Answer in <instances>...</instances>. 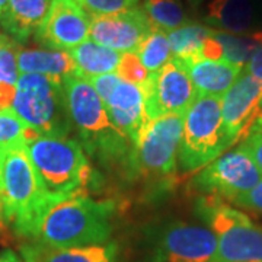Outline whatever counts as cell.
I'll use <instances>...</instances> for the list:
<instances>
[{
	"label": "cell",
	"instance_id": "6da1fadb",
	"mask_svg": "<svg viewBox=\"0 0 262 262\" xmlns=\"http://www.w3.org/2000/svg\"><path fill=\"white\" fill-rule=\"evenodd\" d=\"M114 204L88 194L51 195L39 210L28 237L56 248H80L108 242Z\"/></svg>",
	"mask_w": 262,
	"mask_h": 262
},
{
	"label": "cell",
	"instance_id": "7a4b0ae2",
	"mask_svg": "<svg viewBox=\"0 0 262 262\" xmlns=\"http://www.w3.org/2000/svg\"><path fill=\"white\" fill-rule=\"evenodd\" d=\"M63 88L70 121L84 151L108 168L128 169L131 141L115 127L89 79L75 73L63 79Z\"/></svg>",
	"mask_w": 262,
	"mask_h": 262
},
{
	"label": "cell",
	"instance_id": "3957f363",
	"mask_svg": "<svg viewBox=\"0 0 262 262\" xmlns=\"http://www.w3.org/2000/svg\"><path fill=\"white\" fill-rule=\"evenodd\" d=\"M27 151L42 187L51 195L88 194L96 184L98 173L75 139L39 134L27 143Z\"/></svg>",
	"mask_w": 262,
	"mask_h": 262
},
{
	"label": "cell",
	"instance_id": "277c9868",
	"mask_svg": "<svg viewBox=\"0 0 262 262\" xmlns=\"http://www.w3.org/2000/svg\"><path fill=\"white\" fill-rule=\"evenodd\" d=\"M3 214L19 236L28 237L48 194L29 159L27 144H18L0 155Z\"/></svg>",
	"mask_w": 262,
	"mask_h": 262
},
{
	"label": "cell",
	"instance_id": "5b68a950",
	"mask_svg": "<svg viewBox=\"0 0 262 262\" xmlns=\"http://www.w3.org/2000/svg\"><path fill=\"white\" fill-rule=\"evenodd\" d=\"M13 113L42 136L69 137L73 125L66 105L63 79L41 73H22L15 84Z\"/></svg>",
	"mask_w": 262,
	"mask_h": 262
},
{
	"label": "cell",
	"instance_id": "8992f818",
	"mask_svg": "<svg viewBox=\"0 0 262 262\" xmlns=\"http://www.w3.org/2000/svg\"><path fill=\"white\" fill-rule=\"evenodd\" d=\"M195 211L217 236L213 262H262V226L253 223L244 211L215 195L201 196Z\"/></svg>",
	"mask_w": 262,
	"mask_h": 262
},
{
	"label": "cell",
	"instance_id": "52a82bcc",
	"mask_svg": "<svg viewBox=\"0 0 262 262\" xmlns=\"http://www.w3.org/2000/svg\"><path fill=\"white\" fill-rule=\"evenodd\" d=\"M232 144L223 127L222 98L196 95L184 115V130L178 162L185 172H194L211 163Z\"/></svg>",
	"mask_w": 262,
	"mask_h": 262
},
{
	"label": "cell",
	"instance_id": "ba28073f",
	"mask_svg": "<svg viewBox=\"0 0 262 262\" xmlns=\"http://www.w3.org/2000/svg\"><path fill=\"white\" fill-rule=\"evenodd\" d=\"M185 114H166L146 122L131 149L128 170L149 177L175 172Z\"/></svg>",
	"mask_w": 262,
	"mask_h": 262
},
{
	"label": "cell",
	"instance_id": "9c48e42d",
	"mask_svg": "<svg viewBox=\"0 0 262 262\" xmlns=\"http://www.w3.org/2000/svg\"><path fill=\"white\" fill-rule=\"evenodd\" d=\"M262 179V172L241 146L223 153L200 170L192 187L204 195H215L233 203Z\"/></svg>",
	"mask_w": 262,
	"mask_h": 262
},
{
	"label": "cell",
	"instance_id": "30bf717a",
	"mask_svg": "<svg viewBox=\"0 0 262 262\" xmlns=\"http://www.w3.org/2000/svg\"><path fill=\"white\" fill-rule=\"evenodd\" d=\"M140 88L147 121L166 114H185L196 98L185 66L177 58H170L160 70L149 73Z\"/></svg>",
	"mask_w": 262,
	"mask_h": 262
},
{
	"label": "cell",
	"instance_id": "8fae6325",
	"mask_svg": "<svg viewBox=\"0 0 262 262\" xmlns=\"http://www.w3.org/2000/svg\"><path fill=\"white\" fill-rule=\"evenodd\" d=\"M217 236L207 226L175 222L165 226L155 244L156 262H213Z\"/></svg>",
	"mask_w": 262,
	"mask_h": 262
},
{
	"label": "cell",
	"instance_id": "7c38bea8",
	"mask_svg": "<svg viewBox=\"0 0 262 262\" xmlns=\"http://www.w3.org/2000/svg\"><path fill=\"white\" fill-rule=\"evenodd\" d=\"M223 127L230 144L242 141L262 121V82L242 70L222 98Z\"/></svg>",
	"mask_w": 262,
	"mask_h": 262
},
{
	"label": "cell",
	"instance_id": "4fadbf2b",
	"mask_svg": "<svg viewBox=\"0 0 262 262\" xmlns=\"http://www.w3.org/2000/svg\"><path fill=\"white\" fill-rule=\"evenodd\" d=\"M92 15L77 0H51L47 16L35 32V39L51 50L69 51L89 38Z\"/></svg>",
	"mask_w": 262,
	"mask_h": 262
},
{
	"label": "cell",
	"instance_id": "5bb4252c",
	"mask_svg": "<svg viewBox=\"0 0 262 262\" xmlns=\"http://www.w3.org/2000/svg\"><path fill=\"white\" fill-rule=\"evenodd\" d=\"M153 25L141 8H131L113 15H92L91 41L118 53H136Z\"/></svg>",
	"mask_w": 262,
	"mask_h": 262
},
{
	"label": "cell",
	"instance_id": "9a60e30c",
	"mask_svg": "<svg viewBox=\"0 0 262 262\" xmlns=\"http://www.w3.org/2000/svg\"><path fill=\"white\" fill-rule=\"evenodd\" d=\"M105 106L115 127L131 141L133 146L147 122L144 95L140 86L121 80L114 89Z\"/></svg>",
	"mask_w": 262,
	"mask_h": 262
},
{
	"label": "cell",
	"instance_id": "2e32d148",
	"mask_svg": "<svg viewBox=\"0 0 262 262\" xmlns=\"http://www.w3.org/2000/svg\"><path fill=\"white\" fill-rule=\"evenodd\" d=\"M25 262H115L118 248L111 242L80 248H56L31 241L20 246Z\"/></svg>",
	"mask_w": 262,
	"mask_h": 262
},
{
	"label": "cell",
	"instance_id": "e0dca14e",
	"mask_svg": "<svg viewBox=\"0 0 262 262\" xmlns=\"http://www.w3.org/2000/svg\"><path fill=\"white\" fill-rule=\"evenodd\" d=\"M184 66L195 88L196 95H207L217 98H223V95L232 88V84L236 82V79L244 70L242 67L223 60L214 61L204 58L185 63Z\"/></svg>",
	"mask_w": 262,
	"mask_h": 262
},
{
	"label": "cell",
	"instance_id": "ac0fdd59",
	"mask_svg": "<svg viewBox=\"0 0 262 262\" xmlns=\"http://www.w3.org/2000/svg\"><path fill=\"white\" fill-rule=\"evenodd\" d=\"M51 0H9L0 27L16 42H25L47 16Z\"/></svg>",
	"mask_w": 262,
	"mask_h": 262
},
{
	"label": "cell",
	"instance_id": "d6986e66",
	"mask_svg": "<svg viewBox=\"0 0 262 262\" xmlns=\"http://www.w3.org/2000/svg\"><path fill=\"white\" fill-rule=\"evenodd\" d=\"M19 73H41L57 76L64 79L77 73L75 61L63 50L51 48H19L18 51Z\"/></svg>",
	"mask_w": 262,
	"mask_h": 262
},
{
	"label": "cell",
	"instance_id": "ffe728a7",
	"mask_svg": "<svg viewBox=\"0 0 262 262\" xmlns=\"http://www.w3.org/2000/svg\"><path fill=\"white\" fill-rule=\"evenodd\" d=\"M206 20L219 31L245 34L255 20V9L251 0H210Z\"/></svg>",
	"mask_w": 262,
	"mask_h": 262
},
{
	"label": "cell",
	"instance_id": "44dd1931",
	"mask_svg": "<svg viewBox=\"0 0 262 262\" xmlns=\"http://www.w3.org/2000/svg\"><path fill=\"white\" fill-rule=\"evenodd\" d=\"M69 54L75 61L77 75L83 76L86 79L114 73L121 58L118 51L103 47L94 41H84L80 46L69 50Z\"/></svg>",
	"mask_w": 262,
	"mask_h": 262
},
{
	"label": "cell",
	"instance_id": "7402d4cb",
	"mask_svg": "<svg viewBox=\"0 0 262 262\" xmlns=\"http://www.w3.org/2000/svg\"><path fill=\"white\" fill-rule=\"evenodd\" d=\"M213 31H214L213 28H208L200 24H189V22L170 31L168 39L173 58L182 61L184 64L201 60L203 44L213 34Z\"/></svg>",
	"mask_w": 262,
	"mask_h": 262
},
{
	"label": "cell",
	"instance_id": "603a6c76",
	"mask_svg": "<svg viewBox=\"0 0 262 262\" xmlns=\"http://www.w3.org/2000/svg\"><path fill=\"white\" fill-rule=\"evenodd\" d=\"M215 39L223 48V61L244 69L253 53L262 47V31L232 34L214 29Z\"/></svg>",
	"mask_w": 262,
	"mask_h": 262
},
{
	"label": "cell",
	"instance_id": "cb8c5ba5",
	"mask_svg": "<svg viewBox=\"0 0 262 262\" xmlns=\"http://www.w3.org/2000/svg\"><path fill=\"white\" fill-rule=\"evenodd\" d=\"M141 9L153 25L162 31H173L188 24L187 13L178 0H144Z\"/></svg>",
	"mask_w": 262,
	"mask_h": 262
},
{
	"label": "cell",
	"instance_id": "d4e9b609",
	"mask_svg": "<svg viewBox=\"0 0 262 262\" xmlns=\"http://www.w3.org/2000/svg\"><path fill=\"white\" fill-rule=\"evenodd\" d=\"M136 54L139 56L141 64L146 67L149 73L160 70L172 56L166 32L159 28L151 29L149 35L143 39L140 47L137 48Z\"/></svg>",
	"mask_w": 262,
	"mask_h": 262
},
{
	"label": "cell",
	"instance_id": "484cf974",
	"mask_svg": "<svg viewBox=\"0 0 262 262\" xmlns=\"http://www.w3.org/2000/svg\"><path fill=\"white\" fill-rule=\"evenodd\" d=\"M38 136L39 133L28 127L13 113V110L0 111V155L13 146L27 144Z\"/></svg>",
	"mask_w": 262,
	"mask_h": 262
},
{
	"label": "cell",
	"instance_id": "4316f807",
	"mask_svg": "<svg viewBox=\"0 0 262 262\" xmlns=\"http://www.w3.org/2000/svg\"><path fill=\"white\" fill-rule=\"evenodd\" d=\"M19 44L8 37L6 34L2 35L0 41V83L16 84L19 79L18 69V51Z\"/></svg>",
	"mask_w": 262,
	"mask_h": 262
},
{
	"label": "cell",
	"instance_id": "83f0119b",
	"mask_svg": "<svg viewBox=\"0 0 262 262\" xmlns=\"http://www.w3.org/2000/svg\"><path fill=\"white\" fill-rule=\"evenodd\" d=\"M117 75L120 76V79L128 83L143 86L146 83L149 72L146 70V67L141 64L140 58L136 53H124L121 54L120 63L117 67Z\"/></svg>",
	"mask_w": 262,
	"mask_h": 262
},
{
	"label": "cell",
	"instance_id": "f1b7e54d",
	"mask_svg": "<svg viewBox=\"0 0 262 262\" xmlns=\"http://www.w3.org/2000/svg\"><path fill=\"white\" fill-rule=\"evenodd\" d=\"M91 15H113L137 6L133 0H77Z\"/></svg>",
	"mask_w": 262,
	"mask_h": 262
},
{
	"label": "cell",
	"instance_id": "f546056e",
	"mask_svg": "<svg viewBox=\"0 0 262 262\" xmlns=\"http://www.w3.org/2000/svg\"><path fill=\"white\" fill-rule=\"evenodd\" d=\"M241 147L252 158L262 172V121L258 122L244 140L241 141Z\"/></svg>",
	"mask_w": 262,
	"mask_h": 262
},
{
	"label": "cell",
	"instance_id": "4dcf8cb0",
	"mask_svg": "<svg viewBox=\"0 0 262 262\" xmlns=\"http://www.w3.org/2000/svg\"><path fill=\"white\" fill-rule=\"evenodd\" d=\"M89 82L92 83L95 92L102 99V102L106 103L114 92V89L121 82V79L117 73H106V75L94 76L89 79Z\"/></svg>",
	"mask_w": 262,
	"mask_h": 262
},
{
	"label": "cell",
	"instance_id": "1f68e13d",
	"mask_svg": "<svg viewBox=\"0 0 262 262\" xmlns=\"http://www.w3.org/2000/svg\"><path fill=\"white\" fill-rule=\"evenodd\" d=\"M233 203L242 208L262 214V179L251 191L245 192L244 195L237 196Z\"/></svg>",
	"mask_w": 262,
	"mask_h": 262
},
{
	"label": "cell",
	"instance_id": "d6a6232c",
	"mask_svg": "<svg viewBox=\"0 0 262 262\" xmlns=\"http://www.w3.org/2000/svg\"><path fill=\"white\" fill-rule=\"evenodd\" d=\"M244 70L246 73L255 77L256 80L262 82V47L258 48L253 56L251 57V60L246 63V66L244 67Z\"/></svg>",
	"mask_w": 262,
	"mask_h": 262
},
{
	"label": "cell",
	"instance_id": "836d02e7",
	"mask_svg": "<svg viewBox=\"0 0 262 262\" xmlns=\"http://www.w3.org/2000/svg\"><path fill=\"white\" fill-rule=\"evenodd\" d=\"M15 84L0 83V111L12 110V103L15 98Z\"/></svg>",
	"mask_w": 262,
	"mask_h": 262
},
{
	"label": "cell",
	"instance_id": "e575fe53",
	"mask_svg": "<svg viewBox=\"0 0 262 262\" xmlns=\"http://www.w3.org/2000/svg\"><path fill=\"white\" fill-rule=\"evenodd\" d=\"M0 262H20L13 252L0 253Z\"/></svg>",
	"mask_w": 262,
	"mask_h": 262
},
{
	"label": "cell",
	"instance_id": "d590c367",
	"mask_svg": "<svg viewBox=\"0 0 262 262\" xmlns=\"http://www.w3.org/2000/svg\"><path fill=\"white\" fill-rule=\"evenodd\" d=\"M8 3H9V0H0V18L3 16V13L8 9Z\"/></svg>",
	"mask_w": 262,
	"mask_h": 262
},
{
	"label": "cell",
	"instance_id": "8d00e7d4",
	"mask_svg": "<svg viewBox=\"0 0 262 262\" xmlns=\"http://www.w3.org/2000/svg\"><path fill=\"white\" fill-rule=\"evenodd\" d=\"M188 2H189V5H191L194 9H196V8H200V6H201V5H203L206 0H188Z\"/></svg>",
	"mask_w": 262,
	"mask_h": 262
},
{
	"label": "cell",
	"instance_id": "74e56055",
	"mask_svg": "<svg viewBox=\"0 0 262 262\" xmlns=\"http://www.w3.org/2000/svg\"><path fill=\"white\" fill-rule=\"evenodd\" d=\"M133 2H134V3H136V5H137V3H139V0H133Z\"/></svg>",
	"mask_w": 262,
	"mask_h": 262
},
{
	"label": "cell",
	"instance_id": "f35d334b",
	"mask_svg": "<svg viewBox=\"0 0 262 262\" xmlns=\"http://www.w3.org/2000/svg\"><path fill=\"white\" fill-rule=\"evenodd\" d=\"M2 35H3V34H0V41H2Z\"/></svg>",
	"mask_w": 262,
	"mask_h": 262
},
{
	"label": "cell",
	"instance_id": "ab89813d",
	"mask_svg": "<svg viewBox=\"0 0 262 262\" xmlns=\"http://www.w3.org/2000/svg\"><path fill=\"white\" fill-rule=\"evenodd\" d=\"M0 185H2V181H0Z\"/></svg>",
	"mask_w": 262,
	"mask_h": 262
}]
</instances>
